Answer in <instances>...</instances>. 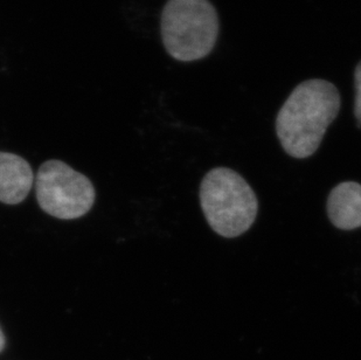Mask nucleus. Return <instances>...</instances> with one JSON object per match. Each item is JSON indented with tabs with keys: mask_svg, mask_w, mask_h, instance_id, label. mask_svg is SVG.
<instances>
[{
	"mask_svg": "<svg viewBox=\"0 0 361 360\" xmlns=\"http://www.w3.org/2000/svg\"><path fill=\"white\" fill-rule=\"evenodd\" d=\"M337 87L311 78L293 89L276 117V133L289 156L304 160L321 145L327 128L341 110Z\"/></svg>",
	"mask_w": 361,
	"mask_h": 360,
	"instance_id": "f257e3e1",
	"label": "nucleus"
},
{
	"mask_svg": "<svg viewBox=\"0 0 361 360\" xmlns=\"http://www.w3.org/2000/svg\"><path fill=\"white\" fill-rule=\"evenodd\" d=\"M200 203L208 224L224 238H238L245 233L259 212V201L252 187L227 167H216L204 176Z\"/></svg>",
	"mask_w": 361,
	"mask_h": 360,
	"instance_id": "f03ea898",
	"label": "nucleus"
},
{
	"mask_svg": "<svg viewBox=\"0 0 361 360\" xmlns=\"http://www.w3.org/2000/svg\"><path fill=\"white\" fill-rule=\"evenodd\" d=\"M220 23L209 0H169L161 13L164 47L178 61L206 58L218 40Z\"/></svg>",
	"mask_w": 361,
	"mask_h": 360,
	"instance_id": "7ed1b4c3",
	"label": "nucleus"
},
{
	"mask_svg": "<svg viewBox=\"0 0 361 360\" xmlns=\"http://www.w3.org/2000/svg\"><path fill=\"white\" fill-rule=\"evenodd\" d=\"M35 191L40 208L65 220L87 215L95 201L92 181L61 160H48L41 165Z\"/></svg>",
	"mask_w": 361,
	"mask_h": 360,
	"instance_id": "20e7f679",
	"label": "nucleus"
},
{
	"mask_svg": "<svg viewBox=\"0 0 361 360\" xmlns=\"http://www.w3.org/2000/svg\"><path fill=\"white\" fill-rule=\"evenodd\" d=\"M35 176L30 164L13 153L0 152V201L17 205L27 197Z\"/></svg>",
	"mask_w": 361,
	"mask_h": 360,
	"instance_id": "39448f33",
	"label": "nucleus"
},
{
	"mask_svg": "<svg viewBox=\"0 0 361 360\" xmlns=\"http://www.w3.org/2000/svg\"><path fill=\"white\" fill-rule=\"evenodd\" d=\"M327 215L334 227L352 231L361 227V185L344 181L331 191L327 199Z\"/></svg>",
	"mask_w": 361,
	"mask_h": 360,
	"instance_id": "423d86ee",
	"label": "nucleus"
},
{
	"mask_svg": "<svg viewBox=\"0 0 361 360\" xmlns=\"http://www.w3.org/2000/svg\"><path fill=\"white\" fill-rule=\"evenodd\" d=\"M355 115L358 122L359 128H361V61L359 62L355 72Z\"/></svg>",
	"mask_w": 361,
	"mask_h": 360,
	"instance_id": "0eeeda50",
	"label": "nucleus"
},
{
	"mask_svg": "<svg viewBox=\"0 0 361 360\" xmlns=\"http://www.w3.org/2000/svg\"><path fill=\"white\" fill-rule=\"evenodd\" d=\"M5 347V336H4L3 331L0 329V352L4 350Z\"/></svg>",
	"mask_w": 361,
	"mask_h": 360,
	"instance_id": "6e6552de",
	"label": "nucleus"
}]
</instances>
